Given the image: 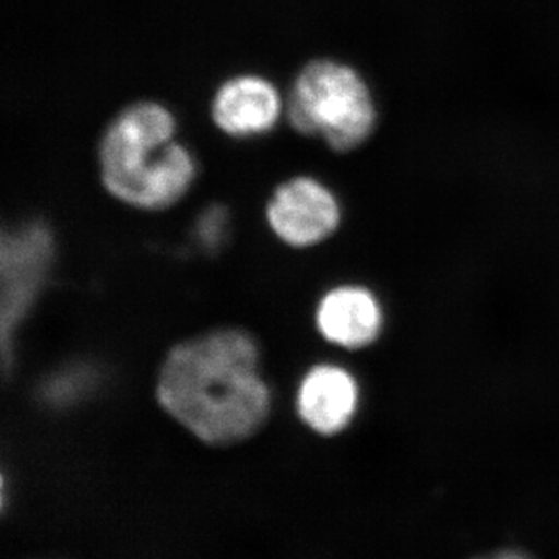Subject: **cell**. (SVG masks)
<instances>
[{"label": "cell", "instance_id": "cell-3", "mask_svg": "<svg viewBox=\"0 0 559 559\" xmlns=\"http://www.w3.org/2000/svg\"><path fill=\"white\" fill-rule=\"evenodd\" d=\"M285 109L294 130L325 140L340 153L358 148L377 127L369 84L340 61L308 62L294 80Z\"/></svg>", "mask_w": 559, "mask_h": 559}, {"label": "cell", "instance_id": "cell-5", "mask_svg": "<svg viewBox=\"0 0 559 559\" xmlns=\"http://www.w3.org/2000/svg\"><path fill=\"white\" fill-rule=\"evenodd\" d=\"M266 219L278 240L290 248H312L336 231L341 207L318 179L297 176L280 183L266 207Z\"/></svg>", "mask_w": 559, "mask_h": 559}, {"label": "cell", "instance_id": "cell-2", "mask_svg": "<svg viewBox=\"0 0 559 559\" xmlns=\"http://www.w3.org/2000/svg\"><path fill=\"white\" fill-rule=\"evenodd\" d=\"M175 116L157 102H135L116 117L98 146L110 197L146 212L178 204L197 178V162L176 140Z\"/></svg>", "mask_w": 559, "mask_h": 559}, {"label": "cell", "instance_id": "cell-7", "mask_svg": "<svg viewBox=\"0 0 559 559\" xmlns=\"http://www.w3.org/2000/svg\"><path fill=\"white\" fill-rule=\"evenodd\" d=\"M358 407V385L341 367L318 366L305 374L297 392L301 421L320 436L347 428Z\"/></svg>", "mask_w": 559, "mask_h": 559}, {"label": "cell", "instance_id": "cell-11", "mask_svg": "<svg viewBox=\"0 0 559 559\" xmlns=\"http://www.w3.org/2000/svg\"><path fill=\"white\" fill-rule=\"evenodd\" d=\"M33 559H61V558H53V557H43V558H33Z\"/></svg>", "mask_w": 559, "mask_h": 559}, {"label": "cell", "instance_id": "cell-10", "mask_svg": "<svg viewBox=\"0 0 559 559\" xmlns=\"http://www.w3.org/2000/svg\"><path fill=\"white\" fill-rule=\"evenodd\" d=\"M476 559H532L527 557V555L522 554L520 550H500L496 551V554L488 555V557L476 558Z\"/></svg>", "mask_w": 559, "mask_h": 559}, {"label": "cell", "instance_id": "cell-9", "mask_svg": "<svg viewBox=\"0 0 559 559\" xmlns=\"http://www.w3.org/2000/svg\"><path fill=\"white\" fill-rule=\"evenodd\" d=\"M227 213L221 207H210L198 221V235L207 248H216L226 235Z\"/></svg>", "mask_w": 559, "mask_h": 559}, {"label": "cell", "instance_id": "cell-4", "mask_svg": "<svg viewBox=\"0 0 559 559\" xmlns=\"http://www.w3.org/2000/svg\"><path fill=\"white\" fill-rule=\"evenodd\" d=\"M53 238L43 224H25L3 234L0 248L2 271V345L9 352L14 334L46 285Z\"/></svg>", "mask_w": 559, "mask_h": 559}, {"label": "cell", "instance_id": "cell-1", "mask_svg": "<svg viewBox=\"0 0 559 559\" xmlns=\"http://www.w3.org/2000/svg\"><path fill=\"white\" fill-rule=\"evenodd\" d=\"M162 409L191 436L227 448L255 436L271 414L255 341L240 330H218L176 345L156 385Z\"/></svg>", "mask_w": 559, "mask_h": 559}, {"label": "cell", "instance_id": "cell-8", "mask_svg": "<svg viewBox=\"0 0 559 559\" xmlns=\"http://www.w3.org/2000/svg\"><path fill=\"white\" fill-rule=\"evenodd\" d=\"M316 323L331 344L348 349L367 347L380 334V305L369 290L342 286L320 300Z\"/></svg>", "mask_w": 559, "mask_h": 559}, {"label": "cell", "instance_id": "cell-6", "mask_svg": "<svg viewBox=\"0 0 559 559\" xmlns=\"http://www.w3.org/2000/svg\"><path fill=\"white\" fill-rule=\"evenodd\" d=\"M285 106L270 80L246 73L221 84L213 95L212 120L229 138H259L274 130Z\"/></svg>", "mask_w": 559, "mask_h": 559}]
</instances>
